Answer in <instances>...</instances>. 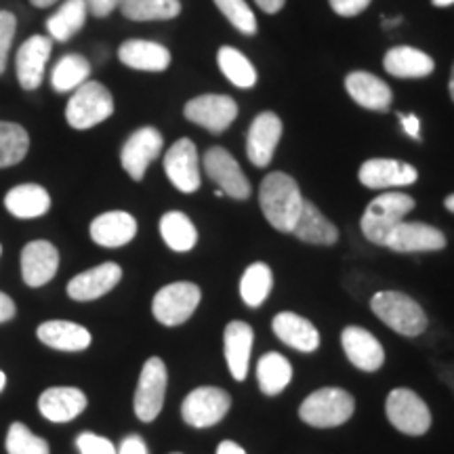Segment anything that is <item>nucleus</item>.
<instances>
[{
  "label": "nucleus",
  "instance_id": "obj_1",
  "mask_svg": "<svg viewBox=\"0 0 454 454\" xmlns=\"http://www.w3.org/2000/svg\"><path fill=\"white\" fill-rule=\"evenodd\" d=\"M305 198L299 184L286 173H270L261 181L259 204L268 223L282 234H291Z\"/></svg>",
  "mask_w": 454,
  "mask_h": 454
},
{
  "label": "nucleus",
  "instance_id": "obj_2",
  "mask_svg": "<svg viewBox=\"0 0 454 454\" xmlns=\"http://www.w3.org/2000/svg\"><path fill=\"white\" fill-rule=\"evenodd\" d=\"M372 314L402 337L414 339L427 331L429 320L421 305L397 291H381L371 299Z\"/></svg>",
  "mask_w": 454,
  "mask_h": 454
},
{
  "label": "nucleus",
  "instance_id": "obj_3",
  "mask_svg": "<svg viewBox=\"0 0 454 454\" xmlns=\"http://www.w3.org/2000/svg\"><path fill=\"white\" fill-rule=\"evenodd\" d=\"M356 400L340 387H322L309 394L299 408V419L309 427L331 429L354 417Z\"/></svg>",
  "mask_w": 454,
  "mask_h": 454
},
{
  "label": "nucleus",
  "instance_id": "obj_4",
  "mask_svg": "<svg viewBox=\"0 0 454 454\" xmlns=\"http://www.w3.org/2000/svg\"><path fill=\"white\" fill-rule=\"evenodd\" d=\"M414 208V198L402 194V192H387L377 196L368 204L362 215L360 227L368 242L385 247V240L397 223H402L408 213Z\"/></svg>",
  "mask_w": 454,
  "mask_h": 454
},
{
  "label": "nucleus",
  "instance_id": "obj_5",
  "mask_svg": "<svg viewBox=\"0 0 454 454\" xmlns=\"http://www.w3.org/2000/svg\"><path fill=\"white\" fill-rule=\"evenodd\" d=\"M114 114L112 93L101 82L87 81L74 90L66 106V121L72 129L87 130L106 122Z\"/></svg>",
  "mask_w": 454,
  "mask_h": 454
},
{
  "label": "nucleus",
  "instance_id": "obj_6",
  "mask_svg": "<svg viewBox=\"0 0 454 454\" xmlns=\"http://www.w3.org/2000/svg\"><path fill=\"white\" fill-rule=\"evenodd\" d=\"M202 291L194 282H173L162 286L152 299V314L162 326H181L194 316Z\"/></svg>",
  "mask_w": 454,
  "mask_h": 454
},
{
  "label": "nucleus",
  "instance_id": "obj_7",
  "mask_svg": "<svg viewBox=\"0 0 454 454\" xmlns=\"http://www.w3.org/2000/svg\"><path fill=\"white\" fill-rule=\"evenodd\" d=\"M385 414L387 421L404 435H425L431 427V411L417 391L408 387H397L389 391L385 400Z\"/></svg>",
  "mask_w": 454,
  "mask_h": 454
},
{
  "label": "nucleus",
  "instance_id": "obj_8",
  "mask_svg": "<svg viewBox=\"0 0 454 454\" xmlns=\"http://www.w3.org/2000/svg\"><path fill=\"white\" fill-rule=\"evenodd\" d=\"M168 371L160 357H150L141 368L137 389L133 397V411L141 423L156 421L162 412L164 397H167Z\"/></svg>",
  "mask_w": 454,
  "mask_h": 454
},
{
  "label": "nucleus",
  "instance_id": "obj_9",
  "mask_svg": "<svg viewBox=\"0 0 454 454\" xmlns=\"http://www.w3.org/2000/svg\"><path fill=\"white\" fill-rule=\"evenodd\" d=\"M231 395L225 389L213 387V385H202L185 395L181 404V417L190 427L207 429L223 421L225 414L230 412Z\"/></svg>",
  "mask_w": 454,
  "mask_h": 454
},
{
  "label": "nucleus",
  "instance_id": "obj_10",
  "mask_svg": "<svg viewBox=\"0 0 454 454\" xmlns=\"http://www.w3.org/2000/svg\"><path fill=\"white\" fill-rule=\"evenodd\" d=\"M164 173L170 184L184 194H194L200 190V158L192 139H179L170 145L164 156Z\"/></svg>",
  "mask_w": 454,
  "mask_h": 454
},
{
  "label": "nucleus",
  "instance_id": "obj_11",
  "mask_svg": "<svg viewBox=\"0 0 454 454\" xmlns=\"http://www.w3.org/2000/svg\"><path fill=\"white\" fill-rule=\"evenodd\" d=\"M204 170H207L208 177L219 185V190L225 196L234 198V200H247L251 196V181L242 173L236 158L223 150V147H211L207 152V156H204Z\"/></svg>",
  "mask_w": 454,
  "mask_h": 454
},
{
  "label": "nucleus",
  "instance_id": "obj_12",
  "mask_svg": "<svg viewBox=\"0 0 454 454\" xmlns=\"http://www.w3.org/2000/svg\"><path fill=\"white\" fill-rule=\"evenodd\" d=\"M164 139L160 130L154 127H144L135 130L130 137L124 141L121 150V164L133 181H141L145 177V170L152 162L160 156Z\"/></svg>",
  "mask_w": 454,
  "mask_h": 454
},
{
  "label": "nucleus",
  "instance_id": "obj_13",
  "mask_svg": "<svg viewBox=\"0 0 454 454\" xmlns=\"http://www.w3.org/2000/svg\"><path fill=\"white\" fill-rule=\"evenodd\" d=\"M184 114L190 122L217 135L230 129L236 121L238 106L227 95H200L187 101Z\"/></svg>",
  "mask_w": 454,
  "mask_h": 454
},
{
  "label": "nucleus",
  "instance_id": "obj_14",
  "mask_svg": "<svg viewBox=\"0 0 454 454\" xmlns=\"http://www.w3.org/2000/svg\"><path fill=\"white\" fill-rule=\"evenodd\" d=\"M394 253H435L446 248V236L438 227L417 221H402L385 240Z\"/></svg>",
  "mask_w": 454,
  "mask_h": 454
},
{
  "label": "nucleus",
  "instance_id": "obj_15",
  "mask_svg": "<svg viewBox=\"0 0 454 454\" xmlns=\"http://www.w3.org/2000/svg\"><path fill=\"white\" fill-rule=\"evenodd\" d=\"M122 280V268L118 263H101L98 268H90L82 274L74 276L67 282V297L78 301V303H89V301L101 299Z\"/></svg>",
  "mask_w": 454,
  "mask_h": 454
},
{
  "label": "nucleus",
  "instance_id": "obj_16",
  "mask_svg": "<svg viewBox=\"0 0 454 454\" xmlns=\"http://www.w3.org/2000/svg\"><path fill=\"white\" fill-rule=\"evenodd\" d=\"M357 179L368 190H391V187L412 185L419 179V173L406 162L391 160V158H372L362 164Z\"/></svg>",
  "mask_w": 454,
  "mask_h": 454
},
{
  "label": "nucleus",
  "instance_id": "obj_17",
  "mask_svg": "<svg viewBox=\"0 0 454 454\" xmlns=\"http://www.w3.org/2000/svg\"><path fill=\"white\" fill-rule=\"evenodd\" d=\"M345 356L362 372H377L385 364V349L372 333L362 326H348L340 333Z\"/></svg>",
  "mask_w": 454,
  "mask_h": 454
},
{
  "label": "nucleus",
  "instance_id": "obj_18",
  "mask_svg": "<svg viewBox=\"0 0 454 454\" xmlns=\"http://www.w3.org/2000/svg\"><path fill=\"white\" fill-rule=\"evenodd\" d=\"M282 137V121L274 112H263L254 118L247 135V156L254 167L263 168L276 154Z\"/></svg>",
  "mask_w": 454,
  "mask_h": 454
},
{
  "label": "nucleus",
  "instance_id": "obj_19",
  "mask_svg": "<svg viewBox=\"0 0 454 454\" xmlns=\"http://www.w3.org/2000/svg\"><path fill=\"white\" fill-rule=\"evenodd\" d=\"M59 270V251L47 240H34L21 251V278L30 288H41Z\"/></svg>",
  "mask_w": 454,
  "mask_h": 454
},
{
  "label": "nucleus",
  "instance_id": "obj_20",
  "mask_svg": "<svg viewBox=\"0 0 454 454\" xmlns=\"http://www.w3.org/2000/svg\"><path fill=\"white\" fill-rule=\"evenodd\" d=\"M51 44L49 36H36L27 38V41L21 44L20 51H17V81H20L21 89L26 90H36L43 84L44 78V67H47V61L51 57Z\"/></svg>",
  "mask_w": 454,
  "mask_h": 454
},
{
  "label": "nucleus",
  "instance_id": "obj_21",
  "mask_svg": "<svg viewBox=\"0 0 454 454\" xmlns=\"http://www.w3.org/2000/svg\"><path fill=\"white\" fill-rule=\"evenodd\" d=\"M89 397L78 387H49L38 397V411L51 423H70L87 411Z\"/></svg>",
  "mask_w": 454,
  "mask_h": 454
},
{
  "label": "nucleus",
  "instance_id": "obj_22",
  "mask_svg": "<svg viewBox=\"0 0 454 454\" xmlns=\"http://www.w3.org/2000/svg\"><path fill=\"white\" fill-rule=\"evenodd\" d=\"M254 333L253 326L242 320H231L225 326L223 333V351L225 362L230 368V374L236 381H244L248 374V364H251Z\"/></svg>",
  "mask_w": 454,
  "mask_h": 454
},
{
  "label": "nucleus",
  "instance_id": "obj_23",
  "mask_svg": "<svg viewBox=\"0 0 454 454\" xmlns=\"http://www.w3.org/2000/svg\"><path fill=\"white\" fill-rule=\"evenodd\" d=\"M271 331L288 348L301 351V354H314L320 348V333L311 325L308 317L293 314V311H280L271 320Z\"/></svg>",
  "mask_w": 454,
  "mask_h": 454
},
{
  "label": "nucleus",
  "instance_id": "obj_24",
  "mask_svg": "<svg viewBox=\"0 0 454 454\" xmlns=\"http://www.w3.org/2000/svg\"><path fill=\"white\" fill-rule=\"evenodd\" d=\"M90 238L104 248H121L137 236V221L130 213L110 211L99 215L90 223Z\"/></svg>",
  "mask_w": 454,
  "mask_h": 454
},
{
  "label": "nucleus",
  "instance_id": "obj_25",
  "mask_svg": "<svg viewBox=\"0 0 454 454\" xmlns=\"http://www.w3.org/2000/svg\"><path fill=\"white\" fill-rule=\"evenodd\" d=\"M36 337L41 339V343L47 345V348L66 351V354H76V351L89 349L90 340H93L89 328L70 320L43 322V325L36 328Z\"/></svg>",
  "mask_w": 454,
  "mask_h": 454
},
{
  "label": "nucleus",
  "instance_id": "obj_26",
  "mask_svg": "<svg viewBox=\"0 0 454 454\" xmlns=\"http://www.w3.org/2000/svg\"><path fill=\"white\" fill-rule=\"evenodd\" d=\"M345 89L357 106L374 112H387L394 99L389 84L371 72H351L345 78Z\"/></svg>",
  "mask_w": 454,
  "mask_h": 454
},
{
  "label": "nucleus",
  "instance_id": "obj_27",
  "mask_svg": "<svg viewBox=\"0 0 454 454\" xmlns=\"http://www.w3.org/2000/svg\"><path fill=\"white\" fill-rule=\"evenodd\" d=\"M301 242L317 244V247H333L339 240V230L331 223L314 202L303 200L301 213L291 231Z\"/></svg>",
  "mask_w": 454,
  "mask_h": 454
},
{
  "label": "nucleus",
  "instance_id": "obj_28",
  "mask_svg": "<svg viewBox=\"0 0 454 454\" xmlns=\"http://www.w3.org/2000/svg\"><path fill=\"white\" fill-rule=\"evenodd\" d=\"M118 59L130 70L164 72L170 66V53L162 44L152 41H127L118 49Z\"/></svg>",
  "mask_w": 454,
  "mask_h": 454
},
{
  "label": "nucleus",
  "instance_id": "obj_29",
  "mask_svg": "<svg viewBox=\"0 0 454 454\" xmlns=\"http://www.w3.org/2000/svg\"><path fill=\"white\" fill-rule=\"evenodd\" d=\"M4 207L17 219H38L49 213L51 196L43 185L24 184L4 196Z\"/></svg>",
  "mask_w": 454,
  "mask_h": 454
},
{
  "label": "nucleus",
  "instance_id": "obj_30",
  "mask_svg": "<svg viewBox=\"0 0 454 454\" xmlns=\"http://www.w3.org/2000/svg\"><path fill=\"white\" fill-rule=\"evenodd\" d=\"M385 72L395 78H425L434 72V59L414 47H394L385 53Z\"/></svg>",
  "mask_w": 454,
  "mask_h": 454
},
{
  "label": "nucleus",
  "instance_id": "obj_31",
  "mask_svg": "<svg viewBox=\"0 0 454 454\" xmlns=\"http://www.w3.org/2000/svg\"><path fill=\"white\" fill-rule=\"evenodd\" d=\"M293 381V364L278 351L263 354L257 362V383L265 395H278Z\"/></svg>",
  "mask_w": 454,
  "mask_h": 454
},
{
  "label": "nucleus",
  "instance_id": "obj_32",
  "mask_svg": "<svg viewBox=\"0 0 454 454\" xmlns=\"http://www.w3.org/2000/svg\"><path fill=\"white\" fill-rule=\"evenodd\" d=\"M87 4L84 0H66L59 9L55 11V15H51L47 20V30L51 38L57 43H67L72 36H76V32H81V27L87 24Z\"/></svg>",
  "mask_w": 454,
  "mask_h": 454
},
{
  "label": "nucleus",
  "instance_id": "obj_33",
  "mask_svg": "<svg viewBox=\"0 0 454 454\" xmlns=\"http://www.w3.org/2000/svg\"><path fill=\"white\" fill-rule=\"evenodd\" d=\"M160 236L170 251L190 253L198 242V230L185 213L170 211L160 219Z\"/></svg>",
  "mask_w": 454,
  "mask_h": 454
},
{
  "label": "nucleus",
  "instance_id": "obj_34",
  "mask_svg": "<svg viewBox=\"0 0 454 454\" xmlns=\"http://www.w3.org/2000/svg\"><path fill=\"white\" fill-rule=\"evenodd\" d=\"M271 288H274V274L270 265L261 261L248 265L240 278V297L248 308H261L270 297Z\"/></svg>",
  "mask_w": 454,
  "mask_h": 454
},
{
  "label": "nucleus",
  "instance_id": "obj_35",
  "mask_svg": "<svg viewBox=\"0 0 454 454\" xmlns=\"http://www.w3.org/2000/svg\"><path fill=\"white\" fill-rule=\"evenodd\" d=\"M90 64L87 57L82 55H66L57 61L53 74H51V84L57 93H67V90H76L81 84L89 81Z\"/></svg>",
  "mask_w": 454,
  "mask_h": 454
},
{
  "label": "nucleus",
  "instance_id": "obj_36",
  "mask_svg": "<svg viewBox=\"0 0 454 454\" xmlns=\"http://www.w3.org/2000/svg\"><path fill=\"white\" fill-rule=\"evenodd\" d=\"M122 15L130 21H164L181 13L179 0H121Z\"/></svg>",
  "mask_w": 454,
  "mask_h": 454
},
{
  "label": "nucleus",
  "instance_id": "obj_37",
  "mask_svg": "<svg viewBox=\"0 0 454 454\" xmlns=\"http://www.w3.org/2000/svg\"><path fill=\"white\" fill-rule=\"evenodd\" d=\"M30 150V135L21 124L0 121V168L15 167Z\"/></svg>",
  "mask_w": 454,
  "mask_h": 454
},
{
  "label": "nucleus",
  "instance_id": "obj_38",
  "mask_svg": "<svg viewBox=\"0 0 454 454\" xmlns=\"http://www.w3.org/2000/svg\"><path fill=\"white\" fill-rule=\"evenodd\" d=\"M219 70L225 74V78L238 89H251L257 82V70H254L247 55L234 47H221L217 53Z\"/></svg>",
  "mask_w": 454,
  "mask_h": 454
},
{
  "label": "nucleus",
  "instance_id": "obj_39",
  "mask_svg": "<svg viewBox=\"0 0 454 454\" xmlns=\"http://www.w3.org/2000/svg\"><path fill=\"white\" fill-rule=\"evenodd\" d=\"M7 454H51L47 440L36 435L24 423L15 421L7 431V440H4Z\"/></svg>",
  "mask_w": 454,
  "mask_h": 454
},
{
  "label": "nucleus",
  "instance_id": "obj_40",
  "mask_svg": "<svg viewBox=\"0 0 454 454\" xmlns=\"http://www.w3.org/2000/svg\"><path fill=\"white\" fill-rule=\"evenodd\" d=\"M215 4L236 30H240L242 34L257 32V17L244 0H215Z\"/></svg>",
  "mask_w": 454,
  "mask_h": 454
},
{
  "label": "nucleus",
  "instance_id": "obj_41",
  "mask_svg": "<svg viewBox=\"0 0 454 454\" xmlns=\"http://www.w3.org/2000/svg\"><path fill=\"white\" fill-rule=\"evenodd\" d=\"M17 32V20L11 11H0V74L7 70L11 44Z\"/></svg>",
  "mask_w": 454,
  "mask_h": 454
},
{
  "label": "nucleus",
  "instance_id": "obj_42",
  "mask_svg": "<svg viewBox=\"0 0 454 454\" xmlns=\"http://www.w3.org/2000/svg\"><path fill=\"white\" fill-rule=\"evenodd\" d=\"M76 448L81 454H116V446L104 435L82 431L76 438Z\"/></svg>",
  "mask_w": 454,
  "mask_h": 454
},
{
  "label": "nucleus",
  "instance_id": "obj_43",
  "mask_svg": "<svg viewBox=\"0 0 454 454\" xmlns=\"http://www.w3.org/2000/svg\"><path fill=\"white\" fill-rule=\"evenodd\" d=\"M371 0H331V7L340 17H356L368 9Z\"/></svg>",
  "mask_w": 454,
  "mask_h": 454
},
{
  "label": "nucleus",
  "instance_id": "obj_44",
  "mask_svg": "<svg viewBox=\"0 0 454 454\" xmlns=\"http://www.w3.org/2000/svg\"><path fill=\"white\" fill-rule=\"evenodd\" d=\"M84 4H87V11L90 15L101 20V17L112 15V11L121 7V0H84Z\"/></svg>",
  "mask_w": 454,
  "mask_h": 454
},
{
  "label": "nucleus",
  "instance_id": "obj_45",
  "mask_svg": "<svg viewBox=\"0 0 454 454\" xmlns=\"http://www.w3.org/2000/svg\"><path fill=\"white\" fill-rule=\"evenodd\" d=\"M116 454H150L147 452L145 442L141 440V435H129V438L122 440L121 448H118Z\"/></svg>",
  "mask_w": 454,
  "mask_h": 454
},
{
  "label": "nucleus",
  "instance_id": "obj_46",
  "mask_svg": "<svg viewBox=\"0 0 454 454\" xmlns=\"http://www.w3.org/2000/svg\"><path fill=\"white\" fill-rule=\"evenodd\" d=\"M400 116L402 127H404V133L408 137H412L414 141H421V122L414 114H397Z\"/></svg>",
  "mask_w": 454,
  "mask_h": 454
},
{
  "label": "nucleus",
  "instance_id": "obj_47",
  "mask_svg": "<svg viewBox=\"0 0 454 454\" xmlns=\"http://www.w3.org/2000/svg\"><path fill=\"white\" fill-rule=\"evenodd\" d=\"M15 314H17L15 301L11 299L7 293L0 291V325H4V322L13 320Z\"/></svg>",
  "mask_w": 454,
  "mask_h": 454
},
{
  "label": "nucleus",
  "instance_id": "obj_48",
  "mask_svg": "<svg viewBox=\"0 0 454 454\" xmlns=\"http://www.w3.org/2000/svg\"><path fill=\"white\" fill-rule=\"evenodd\" d=\"M217 454H247V450H244L240 444H236V442L223 440L217 446Z\"/></svg>",
  "mask_w": 454,
  "mask_h": 454
},
{
  "label": "nucleus",
  "instance_id": "obj_49",
  "mask_svg": "<svg viewBox=\"0 0 454 454\" xmlns=\"http://www.w3.org/2000/svg\"><path fill=\"white\" fill-rule=\"evenodd\" d=\"M254 3H257L259 9L265 11V13H278V11L284 7L286 0H254Z\"/></svg>",
  "mask_w": 454,
  "mask_h": 454
},
{
  "label": "nucleus",
  "instance_id": "obj_50",
  "mask_svg": "<svg viewBox=\"0 0 454 454\" xmlns=\"http://www.w3.org/2000/svg\"><path fill=\"white\" fill-rule=\"evenodd\" d=\"M30 3L38 9H47V7H51V4H55L57 0H30Z\"/></svg>",
  "mask_w": 454,
  "mask_h": 454
},
{
  "label": "nucleus",
  "instance_id": "obj_51",
  "mask_svg": "<svg viewBox=\"0 0 454 454\" xmlns=\"http://www.w3.org/2000/svg\"><path fill=\"white\" fill-rule=\"evenodd\" d=\"M444 207H446L448 211H450V213H454V194H450V196L446 198V200H444Z\"/></svg>",
  "mask_w": 454,
  "mask_h": 454
},
{
  "label": "nucleus",
  "instance_id": "obj_52",
  "mask_svg": "<svg viewBox=\"0 0 454 454\" xmlns=\"http://www.w3.org/2000/svg\"><path fill=\"white\" fill-rule=\"evenodd\" d=\"M400 21H402L400 17H394V20H385V21H383V26H385V27H394V26L400 24Z\"/></svg>",
  "mask_w": 454,
  "mask_h": 454
},
{
  "label": "nucleus",
  "instance_id": "obj_53",
  "mask_svg": "<svg viewBox=\"0 0 454 454\" xmlns=\"http://www.w3.org/2000/svg\"><path fill=\"white\" fill-rule=\"evenodd\" d=\"M435 7H450V4H454V0H434Z\"/></svg>",
  "mask_w": 454,
  "mask_h": 454
},
{
  "label": "nucleus",
  "instance_id": "obj_54",
  "mask_svg": "<svg viewBox=\"0 0 454 454\" xmlns=\"http://www.w3.org/2000/svg\"><path fill=\"white\" fill-rule=\"evenodd\" d=\"M4 385H7V377H4V372L0 371V394L4 391Z\"/></svg>",
  "mask_w": 454,
  "mask_h": 454
},
{
  "label": "nucleus",
  "instance_id": "obj_55",
  "mask_svg": "<svg viewBox=\"0 0 454 454\" xmlns=\"http://www.w3.org/2000/svg\"><path fill=\"white\" fill-rule=\"evenodd\" d=\"M450 98L454 101V66H452V74H450Z\"/></svg>",
  "mask_w": 454,
  "mask_h": 454
},
{
  "label": "nucleus",
  "instance_id": "obj_56",
  "mask_svg": "<svg viewBox=\"0 0 454 454\" xmlns=\"http://www.w3.org/2000/svg\"><path fill=\"white\" fill-rule=\"evenodd\" d=\"M0 253H3V247H0Z\"/></svg>",
  "mask_w": 454,
  "mask_h": 454
},
{
  "label": "nucleus",
  "instance_id": "obj_57",
  "mask_svg": "<svg viewBox=\"0 0 454 454\" xmlns=\"http://www.w3.org/2000/svg\"><path fill=\"white\" fill-rule=\"evenodd\" d=\"M173 454H181V452H173Z\"/></svg>",
  "mask_w": 454,
  "mask_h": 454
}]
</instances>
